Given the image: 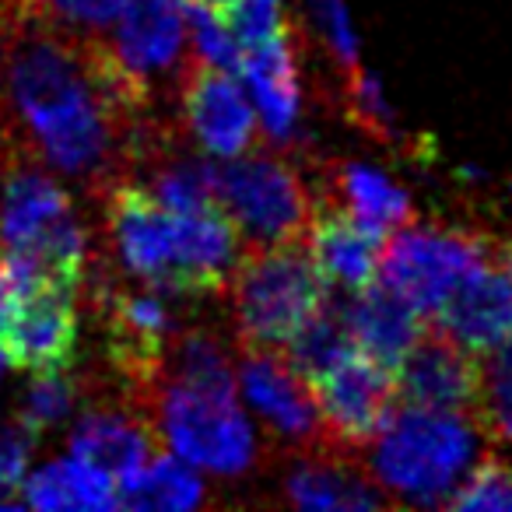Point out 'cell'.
<instances>
[{
    "label": "cell",
    "mask_w": 512,
    "mask_h": 512,
    "mask_svg": "<svg viewBox=\"0 0 512 512\" xmlns=\"http://www.w3.org/2000/svg\"><path fill=\"white\" fill-rule=\"evenodd\" d=\"M200 4H211V8L225 11V8H228V4H235V0H200Z\"/></svg>",
    "instance_id": "d590c367"
},
{
    "label": "cell",
    "mask_w": 512,
    "mask_h": 512,
    "mask_svg": "<svg viewBox=\"0 0 512 512\" xmlns=\"http://www.w3.org/2000/svg\"><path fill=\"white\" fill-rule=\"evenodd\" d=\"M313 390L323 421V439L351 449V453L372 439V432L393 411V397H397L393 372L362 351L348 355L337 369L316 379Z\"/></svg>",
    "instance_id": "8fae6325"
},
{
    "label": "cell",
    "mask_w": 512,
    "mask_h": 512,
    "mask_svg": "<svg viewBox=\"0 0 512 512\" xmlns=\"http://www.w3.org/2000/svg\"><path fill=\"white\" fill-rule=\"evenodd\" d=\"M341 309L351 337H355V348L390 372H397L404 355L425 334L418 309H411L383 285L358 288V292H351L348 302H341Z\"/></svg>",
    "instance_id": "ffe728a7"
},
{
    "label": "cell",
    "mask_w": 512,
    "mask_h": 512,
    "mask_svg": "<svg viewBox=\"0 0 512 512\" xmlns=\"http://www.w3.org/2000/svg\"><path fill=\"white\" fill-rule=\"evenodd\" d=\"M397 393L404 404L439 407V411H474L477 355L463 351L446 334H421V341L397 365Z\"/></svg>",
    "instance_id": "9a60e30c"
},
{
    "label": "cell",
    "mask_w": 512,
    "mask_h": 512,
    "mask_svg": "<svg viewBox=\"0 0 512 512\" xmlns=\"http://www.w3.org/2000/svg\"><path fill=\"white\" fill-rule=\"evenodd\" d=\"M25 8L39 11V15L53 18V22L67 25L85 36H102L113 25L116 11L123 0H22Z\"/></svg>",
    "instance_id": "4dcf8cb0"
},
{
    "label": "cell",
    "mask_w": 512,
    "mask_h": 512,
    "mask_svg": "<svg viewBox=\"0 0 512 512\" xmlns=\"http://www.w3.org/2000/svg\"><path fill=\"white\" fill-rule=\"evenodd\" d=\"M309 11H313L316 32H320L327 53L344 67H358V39H355V25L348 15V0H309Z\"/></svg>",
    "instance_id": "1f68e13d"
},
{
    "label": "cell",
    "mask_w": 512,
    "mask_h": 512,
    "mask_svg": "<svg viewBox=\"0 0 512 512\" xmlns=\"http://www.w3.org/2000/svg\"><path fill=\"white\" fill-rule=\"evenodd\" d=\"M78 400H81V379H74L71 369L36 372L32 386L25 390L22 404H18V418L39 435V432H46V428L60 425V421L78 407Z\"/></svg>",
    "instance_id": "4316f807"
},
{
    "label": "cell",
    "mask_w": 512,
    "mask_h": 512,
    "mask_svg": "<svg viewBox=\"0 0 512 512\" xmlns=\"http://www.w3.org/2000/svg\"><path fill=\"white\" fill-rule=\"evenodd\" d=\"M11 306H15V292H11L8 278H4V271H0V330H4V323H8Z\"/></svg>",
    "instance_id": "e575fe53"
},
{
    "label": "cell",
    "mask_w": 512,
    "mask_h": 512,
    "mask_svg": "<svg viewBox=\"0 0 512 512\" xmlns=\"http://www.w3.org/2000/svg\"><path fill=\"white\" fill-rule=\"evenodd\" d=\"M18 488V505H29V509H116L120 505V488L109 474H102L99 467L78 460V456H67V460H53L46 467H39L36 474L22 477L15 484Z\"/></svg>",
    "instance_id": "44dd1931"
},
{
    "label": "cell",
    "mask_w": 512,
    "mask_h": 512,
    "mask_svg": "<svg viewBox=\"0 0 512 512\" xmlns=\"http://www.w3.org/2000/svg\"><path fill=\"white\" fill-rule=\"evenodd\" d=\"M99 200L113 264L130 281L204 295L221 292L239 264V232L221 207L169 211L134 179L113 183Z\"/></svg>",
    "instance_id": "7a4b0ae2"
},
{
    "label": "cell",
    "mask_w": 512,
    "mask_h": 512,
    "mask_svg": "<svg viewBox=\"0 0 512 512\" xmlns=\"http://www.w3.org/2000/svg\"><path fill=\"white\" fill-rule=\"evenodd\" d=\"M4 355L25 372L74 369L78 358V292L71 288H39L15 299L4 323Z\"/></svg>",
    "instance_id": "7c38bea8"
},
{
    "label": "cell",
    "mask_w": 512,
    "mask_h": 512,
    "mask_svg": "<svg viewBox=\"0 0 512 512\" xmlns=\"http://www.w3.org/2000/svg\"><path fill=\"white\" fill-rule=\"evenodd\" d=\"M281 348H285L288 365H292L309 386L358 351L355 337H351V330H348V320H344V309L330 306V302H323Z\"/></svg>",
    "instance_id": "cb8c5ba5"
},
{
    "label": "cell",
    "mask_w": 512,
    "mask_h": 512,
    "mask_svg": "<svg viewBox=\"0 0 512 512\" xmlns=\"http://www.w3.org/2000/svg\"><path fill=\"white\" fill-rule=\"evenodd\" d=\"M4 488H8V481H4V477H0V491H4Z\"/></svg>",
    "instance_id": "f35d334b"
},
{
    "label": "cell",
    "mask_w": 512,
    "mask_h": 512,
    "mask_svg": "<svg viewBox=\"0 0 512 512\" xmlns=\"http://www.w3.org/2000/svg\"><path fill=\"white\" fill-rule=\"evenodd\" d=\"M137 186L151 193L169 211H204L218 207V165L204 162L197 155H186L179 148V137L155 148L141 165L134 169Z\"/></svg>",
    "instance_id": "7402d4cb"
},
{
    "label": "cell",
    "mask_w": 512,
    "mask_h": 512,
    "mask_svg": "<svg viewBox=\"0 0 512 512\" xmlns=\"http://www.w3.org/2000/svg\"><path fill=\"white\" fill-rule=\"evenodd\" d=\"M484 432L470 411L393 407L365 442V470L386 498L404 505H446L481 460Z\"/></svg>",
    "instance_id": "3957f363"
},
{
    "label": "cell",
    "mask_w": 512,
    "mask_h": 512,
    "mask_svg": "<svg viewBox=\"0 0 512 512\" xmlns=\"http://www.w3.org/2000/svg\"><path fill=\"white\" fill-rule=\"evenodd\" d=\"M446 505L470 512H512V463L477 460Z\"/></svg>",
    "instance_id": "f1b7e54d"
},
{
    "label": "cell",
    "mask_w": 512,
    "mask_h": 512,
    "mask_svg": "<svg viewBox=\"0 0 512 512\" xmlns=\"http://www.w3.org/2000/svg\"><path fill=\"white\" fill-rule=\"evenodd\" d=\"M137 407L148 414L155 439L204 474L242 477L260 463V439L235 390H200L155 376Z\"/></svg>",
    "instance_id": "277c9868"
},
{
    "label": "cell",
    "mask_w": 512,
    "mask_h": 512,
    "mask_svg": "<svg viewBox=\"0 0 512 512\" xmlns=\"http://www.w3.org/2000/svg\"><path fill=\"white\" fill-rule=\"evenodd\" d=\"M302 242L313 256L320 278L330 281V285L344 288V292H358V288L376 281L383 235L362 228L337 207L316 204Z\"/></svg>",
    "instance_id": "d6986e66"
},
{
    "label": "cell",
    "mask_w": 512,
    "mask_h": 512,
    "mask_svg": "<svg viewBox=\"0 0 512 512\" xmlns=\"http://www.w3.org/2000/svg\"><path fill=\"white\" fill-rule=\"evenodd\" d=\"M4 362H8V355H4V344H0V372H4Z\"/></svg>",
    "instance_id": "74e56055"
},
{
    "label": "cell",
    "mask_w": 512,
    "mask_h": 512,
    "mask_svg": "<svg viewBox=\"0 0 512 512\" xmlns=\"http://www.w3.org/2000/svg\"><path fill=\"white\" fill-rule=\"evenodd\" d=\"M158 376L200 390H235V365L228 348L207 330H183L169 341Z\"/></svg>",
    "instance_id": "d4e9b609"
},
{
    "label": "cell",
    "mask_w": 512,
    "mask_h": 512,
    "mask_svg": "<svg viewBox=\"0 0 512 512\" xmlns=\"http://www.w3.org/2000/svg\"><path fill=\"white\" fill-rule=\"evenodd\" d=\"M470 414L491 446L512 453V334L477 358V397Z\"/></svg>",
    "instance_id": "484cf974"
},
{
    "label": "cell",
    "mask_w": 512,
    "mask_h": 512,
    "mask_svg": "<svg viewBox=\"0 0 512 512\" xmlns=\"http://www.w3.org/2000/svg\"><path fill=\"white\" fill-rule=\"evenodd\" d=\"M249 95H253L256 120L264 123L267 141L288 144L299 134L302 120V78L295 64V46L285 29L264 43L246 46L239 67Z\"/></svg>",
    "instance_id": "2e32d148"
},
{
    "label": "cell",
    "mask_w": 512,
    "mask_h": 512,
    "mask_svg": "<svg viewBox=\"0 0 512 512\" xmlns=\"http://www.w3.org/2000/svg\"><path fill=\"white\" fill-rule=\"evenodd\" d=\"M109 60L148 106H176V88L193 64L190 29L179 0H123L102 32Z\"/></svg>",
    "instance_id": "ba28073f"
},
{
    "label": "cell",
    "mask_w": 512,
    "mask_h": 512,
    "mask_svg": "<svg viewBox=\"0 0 512 512\" xmlns=\"http://www.w3.org/2000/svg\"><path fill=\"white\" fill-rule=\"evenodd\" d=\"M344 106H348V116L358 130L372 137L379 144H397V127H393V109L386 102L383 88L372 74L351 67L348 81H344Z\"/></svg>",
    "instance_id": "f546056e"
},
{
    "label": "cell",
    "mask_w": 512,
    "mask_h": 512,
    "mask_svg": "<svg viewBox=\"0 0 512 512\" xmlns=\"http://www.w3.org/2000/svg\"><path fill=\"white\" fill-rule=\"evenodd\" d=\"M172 137L176 120L134 92L102 36L22 0L0 15V169L36 162L102 197Z\"/></svg>",
    "instance_id": "6da1fadb"
},
{
    "label": "cell",
    "mask_w": 512,
    "mask_h": 512,
    "mask_svg": "<svg viewBox=\"0 0 512 512\" xmlns=\"http://www.w3.org/2000/svg\"><path fill=\"white\" fill-rule=\"evenodd\" d=\"M218 207L249 246L302 242L316 211L299 169L278 151L253 148L218 165Z\"/></svg>",
    "instance_id": "8992f818"
},
{
    "label": "cell",
    "mask_w": 512,
    "mask_h": 512,
    "mask_svg": "<svg viewBox=\"0 0 512 512\" xmlns=\"http://www.w3.org/2000/svg\"><path fill=\"white\" fill-rule=\"evenodd\" d=\"M221 15H225L228 29H232L235 43H239L242 50L264 43V39L278 36V32L285 29V25H281V0H235Z\"/></svg>",
    "instance_id": "d6a6232c"
},
{
    "label": "cell",
    "mask_w": 512,
    "mask_h": 512,
    "mask_svg": "<svg viewBox=\"0 0 512 512\" xmlns=\"http://www.w3.org/2000/svg\"><path fill=\"white\" fill-rule=\"evenodd\" d=\"M495 256V242L470 228L407 225L383 246L376 278L421 316H435L460 281L491 264Z\"/></svg>",
    "instance_id": "52a82bcc"
},
{
    "label": "cell",
    "mask_w": 512,
    "mask_h": 512,
    "mask_svg": "<svg viewBox=\"0 0 512 512\" xmlns=\"http://www.w3.org/2000/svg\"><path fill=\"white\" fill-rule=\"evenodd\" d=\"M32 446H36V432H32L18 414L0 425V477L8 481V488H15L25 477Z\"/></svg>",
    "instance_id": "836d02e7"
},
{
    "label": "cell",
    "mask_w": 512,
    "mask_h": 512,
    "mask_svg": "<svg viewBox=\"0 0 512 512\" xmlns=\"http://www.w3.org/2000/svg\"><path fill=\"white\" fill-rule=\"evenodd\" d=\"M505 267H509V274H512V246L505 249Z\"/></svg>",
    "instance_id": "8d00e7d4"
},
{
    "label": "cell",
    "mask_w": 512,
    "mask_h": 512,
    "mask_svg": "<svg viewBox=\"0 0 512 512\" xmlns=\"http://www.w3.org/2000/svg\"><path fill=\"white\" fill-rule=\"evenodd\" d=\"M320 204L337 207L351 221L376 235H393L414 214L411 193L369 162H337L327 169L320 186Z\"/></svg>",
    "instance_id": "ac0fdd59"
},
{
    "label": "cell",
    "mask_w": 512,
    "mask_h": 512,
    "mask_svg": "<svg viewBox=\"0 0 512 512\" xmlns=\"http://www.w3.org/2000/svg\"><path fill=\"white\" fill-rule=\"evenodd\" d=\"M176 113L186 137L211 158H235L253 148L256 109L235 85L232 71L211 64H190L176 88Z\"/></svg>",
    "instance_id": "30bf717a"
},
{
    "label": "cell",
    "mask_w": 512,
    "mask_h": 512,
    "mask_svg": "<svg viewBox=\"0 0 512 512\" xmlns=\"http://www.w3.org/2000/svg\"><path fill=\"white\" fill-rule=\"evenodd\" d=\"M235 383L249 411L264 421L278 442L295 449L316 446L323 439V421L309 383L274 348H242L235 365Z\"/></svg>",
    "instance_id": "9c48e42d"
},
{
    "label": "cell",
    "mask_w": 512,
    "mask_h": 512,
    "mask_svg": "<svg viewBox=\"0 0 512 512\" xmlns=\"http://www.w3.org/2000/svg\"><path fill=\"white\" fill-rule=\"evenodd\" d=\"M221 292L242 348H281L327 302L306 242L249 246Z\"/></svg>",
    "instance_id": "5b68a950"
},
{
    "label": "cell",
    "mask_w": 512,
    "mask_h": 512,
    "mask_svg": "<svg viewBox=\"0 0 512 512\" xmlns=\"http://www.w3.org/2000/svg\"><path fill=\"white\" fill-rule=\"evenodd\" d=\"M120 505L141 512H176V509H197L204 505L207 488L197 477V467H190L179 456H148V463L123 477L120 484Z\"/></svg>",
    "instance_id": "603a6c76"
},
{
    "label": "cell",
    "mask_w": 512,
    "mask_h": 512,
    "mask_svg": "<svg viewBox=\"0 0 512 512\" xmlns=\"http://www.w3.org/2000/svg\"><path fill=\"white\" fill-rule=\"evenodd\" d=\"M435 330L481 358L512 334V274L505 260H491L439 306Z\"/></svg>",
    "instance_id": "5bb4252c"
},
{
    "label": "cell",
    "mask_w": 512,
    "mask_h": 512,
    "mask_svg": "<svg viewBox=\"0 0 512 512\" xmlns=\"http://www.w3.org/2000/svg\"><path fill=\"white\" fill-rule=\"evenodd\" d=\"M151 449H155L151 421L130 400H123V404H92L74 421L71 456L99 467L116 484L134 474L141 463H148Z\"/></svg>",
    "instance_id": "e0dca14e"
},
{
    "label": "cell",
    "mask_w": 512,
    "mask_h": 512,
    "mask_svg": "<svg viewBox=\"0 0 512 512\" xmlns=\"http://www.w3.org/2000/svg\"><path fill=\"white\" fill-rule=\"evenodd\" d=\"M183 11L186 29H190V50L197 53L200 64H211L218 71H235L242 46L235 43L225 15L218 8H211V4H200V0H186Z\"/></svg>",
    "instance_id": "83f0119b"
},
{
    "label": "cell",
    "mask_w": 512,
    "mask_h": 512,
    "mask_svg": "<svg viewBox=\"0 0 512 512\" xmlns=\"http://www.w3.org/2000/svg\"><path fill=\"white\" fill-rule=\"evenodd\" d=\"M285 502L309 512H365L386 505L369 470L351 460V449L334 442H316L299 453V460L281 477Z\"/></svg>",
    "instance_id": "4fadbf2b"
}]
</instances>
